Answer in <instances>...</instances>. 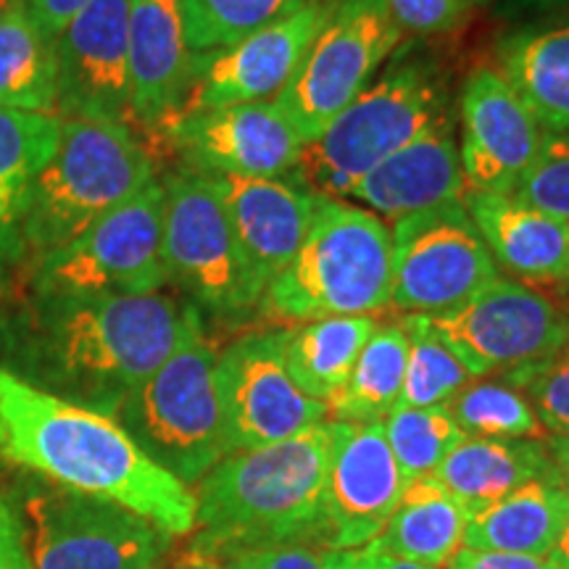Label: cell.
<instances>
[{"instance_id":"obj_1","label":"cell","mask_w":569,"mask_h":569,"mask_svg":"<svg viewBox=\"0 0 569 569\" xmlns=\"http://www.w3.org/2000/svg\"><path fill=\"white\" fill-rule=\"evenodd\" d=\"M188 306L172 296H38L0 322V369L40 393L117 417L174 351Z\"/></svg>"},{"instance_id":"obj_2","label":"cell","mask_w":569,"mask_h":569,"mask_svg":"<svg viewBox=\"0 0 569 569\" xmlns=\"http://www.w3.org/2000/svg\"><path fill=\"white\" fill-rule=\"evenodd\" d=\"M0 459L53 486L119 503L172 538L196 530L193 490L148 459L117 419L40 393L3 369Z\"/></svg>"},{"instance_id":"obj_3","label":"cell","mask_w":569,"mask_h":569,"mask_svg":"<svg viewBox=\"0 0 569 569\" xmlns=\"http://www.w3.org/2000/svg\"><path fill=\"white\" fill-rule=\"evenodd\" d=\"M340 422L230 453L196 488L193 549L224 557L272 546H325V486Z\"/></svg>"},{"instance_id":"obj_4","label":"cell","mask_w":569,"mask_h":569,"mask_svg":"<svg viewBox=\"0 0 569 569\" xmlns=\"http://www.w3.org/2000/svg\"><path fill=\"white\" fill-rule=\"evenodd\" d=\"M153 180L151 153L130 124L63 119L59 148L21 209V253L38 264Z\"/></svg>"},{"instance_id":"obj_5","label":"cell","mask_w":569,"mask_h":569,"mask_svg":"<svg viewBox=\"0 0 569 569\" xmlns=\"http://www.w3.org/2000/svg\"><path fill=\"white\" fill-rule=\"evenodd\" d=\"M390 306V227L372 211L319 198L290 264L267 284L259 309L277 322L372 317Z\"/></svg>"},{"instance_id":"obj_6","label":"cell","mask_w":569,"mask_h":569,"mask_svg":"<svg viewBox=\"0 0 569 569\" xmlns=\"http://www.w3.org/2000/svg\"><path fill=\"white\" fill-rule=\"evenodd\" d=\"M213 367L217 351L206 338L201 311L188 306L174 351L113 417L148 459L188 488L230 457Z\"/></svg>"},{"instance_id":"obj_7","label":"cell","mask_w":569,"mask_h":569,"mask_svg":"<svg viewBox=\"0 0 569 569\" xmlns=\"http://www.w3.org/2000/svg\"><path fill=\"white\" fill-rule=\"evenodd\" d=\"M440 113H446L443 96L430 71L417 63L390 69L301 148L293 167L298 184L319 198L348 201L375 167L409 146Z\"/></svg>"},{"instance_id":"obj_8","label":"cell","mask_w":569,"mask_h":569,"mask_svg":"<svg viewBox=\"0 0 569 569\" xmlns=\"http://www.w3.org/2000/svg\"><path fill=\"white\" fill-rule=\"evenodd\" d=\"M167 282L159 180L34 264L38 296H151Z\"/></svg>"},{"instance_id":"obj_9","label":"cell","mask_w":569,"mask_h":569,"mask_svg":"<svg viewBox=\"0 0 569 569\" xmlns=\"http://www.w3.org/2000/svg\"><path fill=\"white\" fill-rule=\"evenodd\" d=\"M163 184V264L169 282L217 317L256 309L264 284L234 238L224 206L203 174L177 172Z\"/></svg>"},{"instance_id":"obj_10","label":"cell","mask_w":569,"mask_h":569,"mask_svg":"<svg viewBox=\"0 0 569 569\" xmlns=\"http://www.w3.org/2000/svg\"><path fill=\"white\" fill-rule=\"evenodd\" d=\"M32 569H163L174 538L134 511L53 486L24 496Z\"/></svg>"},{"instance_id":"obj_11","label":"cell","mask_w":569,"mask_h":569,"mask_svg":"<svg viewBox=\"0 0 569 569\" xmlns=\"http://www.w3.org/2000/svg\"><path fill=\"white\" fill-rule=\"evenodd\" d=\"M386 0H330L301 67L277 106L309 142L375 80L401 42Z\"/></svg>"},{"instance_id":"obj_12","label":"cell","mask_w":569,"mask_h":569,"mask_svg":"<svg viewBox=\"0 0 569 569\" xmlns=\"http://www.w3.org/2000/svg\"><path fill=\"white\" fill-rule=\"evenodd\" d=\"M498 277L465 201L411 213L390 227V306L407 315H448Z\"/></svg>"},{"instance_id":"obj_13","label":"cell","mask_w":569,"mask_h":569,"mask_svg":"<svg viewBox=\"0 0 569 569\" xmlns=\"http://www.w3.org/2000/svg\"><path fill=\"white\" fill-rule=\"evenodd\" d=\"M425 319L472 377L536 365L569 340L565 311L509 277H498L459 309Z\"/></svg>"},{"instance_id":"obj_14","label":"cell","mask_w":569,"mask_h":569,"mask_svg":"<svg viewBox=\"0 0 569 569\" xmlns=\"http://www.w3.org/2000/svg\"><path fill=\"white\" fill-rule=\"evenodd\" d=\"M227 453L256 451L325 422L327 407L284 367V330L251 332L217 353L213 367Z\"/></svg>"},{"instance_id":"obj_15","label":"cell","mask_w":569,"mask_h":569,"mask_svg":"<svg viewBox=\"0 0 569 569\" xmlns=\"http://www.w3.org/2000/svg\"><path fill=\"white\" fill-rule=\"evenodd\" d=\"M190 172L203 177H284L306 140L274 101L177 113L161 127Z\"/></svg>"},{"instance_id":"obj_16","label":"cell","mask_w":569,"mask_h":569,"mask_svg":"<svg viewBox=\"0 0 569 569\" xmlns=\"http://www.w3.org/2000/svg\"><path fill=\"white\" fill-rule=\"evenodd\" d=\"M327 6L330 0H317L232 46L193 53L190 88L177 113L277 101L317 38Z\"/></svg>"},{"instance_id":"obj_17","label":"cell","mask_w":569,"mask_h":569,"mask_svg":"<svg viewBox=\"0 0 569 569\" xmlns=\"http://www.w3.org/2000/svg\"><path fill=\"white\" fill-rule=\"evenodd\" d=\"M127 21L130 0H90L56 38V109L63 119H134Z\"/></svg>"},{"instance_id":"obj_18","label":"cell","mask_w":569,"mask_h":569,"mask_svg":"<svg viewBox=\"0 0 569 569\" xmlns=\"http://www.w3.org/2000/svg\"><path fill=\"white\" fill-rule=\"evenodd\" d=\"M543 130L493 67L467 77L459 98V161L467 193L511 196L536 161Z\"/></svg>"},{"instance_id":"obj_19","label":"cell","mask_w":569,"mask_h":569,"mask_svg":"<svg viewBox=\"0 0 569 569\" xmlns=\"http://www.w3.org/2000/svg\"><path fill=\"white\" fill-rule=\"evenodd\" d=\"M407 480L382 422H340L325 486V551L359 549L386 530Z\"/></svg>"},{"instance_id":"obj_20","label":"cell","mask_w":569,"mask_h":569,"mask_svg":"<svg viewBox=\"0 0 569 569\" xmlns=\"http://www.w3.org/2000/svg\"><path fill=\"white\" fill-rule=\"evenodd\" d=\"M465 193L457 124L448 113H440L409 146L375 167L348 201H359L361 209L393 224L411 213L465 201Z\"/></svg>"},{"instance_id":"obj_21","label":"cell","mask_w":569,"mask_h":569,"mask_svg":"<svg viewBox=\"0 0 569 569\" xmlns=\"http://www.w3.org/2000/svg\"><path fill=\"white\" fill-rule=\"evenodd\" d=\"M224 206L234 238L261 284L274 280L301 248L317 196L282 177H206Z\"/></svg>"},{"instance_id":"obj_22","label":"cell","mask_w":569,"mask_h":569,"mask_svg":"<svg viewBox=\"0 0 569 569\" xmlns=\"http://www.w3.org/2000/svg\"><path fill=\"white\" fill-rule=\"evenodd\" d=\"M127 42L132 117L142 127L161 130L182 109L193 67L180 0H130Z\"/></svg>"},{"instance_id":"obj_23","label":"cell","mask_w":569,"mask_h":569,"mask_svg":"<svg viewBox=\"0 0 569 569\" xmlns=\"http://www.w3.org/2000/svg\"><path fill=\"white\" fill-rule=\"evenodd\" d=\"M465 209L496 267L519 280L567 282L569 224L511 196L465 193Z\"/></svg>"},{"instance_id":"obj_24","label":"cell","mask_w":569,"mask_h":569,"mask_svg":"<svg viewBox=\"0 0 569 569\" xmlns=\"http://www.w3.org/2000/svg\"><path fill=\"white\" fill-rule=\"evenodd\" d=\"M467 515L490 507L532 480L557 478L549 446L536 438H465L430 475Z\"/></svg>"},{"instance_id":"obj_25","label":"cell","mask_w":569,"mask_h":569,"mask_svg":"<svg viewBox=\"0 0 569 569\" xmlns=\"http://www.w3.org/2000/svg\"><path fill=\"white\" fill-rule=\"evenodd\" d=\"M569 511V490L559 478L532 480L490 507L469 515L461 549L549 557Z\"/></svg>"},{"instance_id":"obj_26","label":"cell","mask_w":569,"mask_h":569,"mask_svg":"<svg viewBox=\"0 0 569 569\" xmlns=\"http://www.w3.org/2000/svg\"><path fill=\"white\" fill-rule=\"evenodd\" d=\"M498 71L543 132H569V21L511 34L498 46Z\"/></svg>"},{"instance_id":"obj_27","label":"cell","mask_w":569,"mask_h":569,"mask_svg":"<svg viewBox=\"0 0 569 569\" xmlns=\"http://www.w3.org/2000/svg\"><path fill=\"white\" fill-rule=\"evenodd\" d=\"M469 515L443 486L432 478L407 482L386 530L372 543L415 565L440 569L465 546Z\"/></svg>"},{"instance_id":"obj_28","label":"cell","mask_w":569,"mask_h":569,"mask_svg":"<svg viewBox=\"0 0 569 569\" xmlns=\"http://www.w3.org/2000/svg\"><path fill=\"white\" fill-rule=\"evenodd\" d=\"M61 117L0 106V259L21 256L19 219L40 169L59 148Z\"/></svg>"},{"instance_id":"obj_29","label":"cell","mask_w":569,"mask_h":569,"mask_svg":"<svg viewBox=\"0 0 569 569\" xmlns=\"http://www.w3.org/2000/svg\"><path fill=\"white\" fill-rule=\"evenodd\" d=\"M375 330V317H327L301 322L293 330H284V367L306 396L327 403L343 388Z\"/></svg>"},{"instance_id":"obj_30","label":"cell","mask_w":569,"mask_h":569,"mask_svg":"<svg viewBox=\"0 0 569 569\" xmlns=\"http://www.w3.org/2000/svg\"><path fill=\"white\" fill-rule=\"evenodd\" d=\"M407 361V330L401 325H377L343 388L325 403L327 417L346 425L382 422L401 401Z\"/></svg>"},{"instance_id":"obj_31","label":"cell","mask_w":569,"mask_h":569,"mask_svg":"<svg viewBox=\"0 0 569 569\" xmlns=\"http://www.w3.org/2000/svg\"><path fill=\"white\" fill-rule=\"evenodd\" d=\"M56 101V42L38 30L21 0H11L0 11V106L53 113Z\"/></svg>"},{"instance_id":"obj_32","label":"cell","mask_w":569,"mask_h":569,"mask_svg":"<svg viewBox=\"0 0 569 569\" xmlns=\"http://www.w3.org/2000/svg\"><path fill=\"white\" fill-rule=\"evenodd\" d=\"M317 0H180L190 53L227 48Z\"/></svg>"},{"instance_id":"obj_33","label":"cell","mask_w":569,"mask_h":569,"mask_svg":"<svg viewBox=\"0 0 569 569\" xmlns=\"http://www.w3.org/2000/svg\"><path fill=\"white\" fill-rule=\"evenodd\" d=\"M401 327L409 338V361L398 407H446L475 377L448 351L425 317L407 315Z\"/></svg>"},{"instance_id":"obj_34","label":"cell","mask_w":569,"mask_h":569,"mask_svg":"<svg viewBox=\"0 0 569 569\" xmlns=\"http://www.w3.org/2000/svg\"><path fill=\"white\" fill-rule=\"evenodd\" d=\"M382 430L407 482L430 478L440 461L467 438L446 407H396Z\"/></svg>"},{"instance_id":"obj_35","label":"cell","mask_w":569,"mask_h":569,"mask_svg":"<svg viewBox=\"0 0 569 569\" xmlns=\"http://www.w3.org/2000/svg\"><path fill=\"white\" fill-rule=\"evenodd\" d=\"M446 409L467 438L538 440L546 432L528 398L509 382H469L446 403Z\"/></svg>"},{"instance_id":"obj_36","label":"cell","mask_w":569,"mask_h":569,"mask_svg":"<svg viewBox=\"0 0 569 569\" xmlns=\"http://www.w3.org/2000/svg\"><path fill=\"white\" fill-rule=\"evenodd\" d=\"M503 382L528 398L546 432L569 436V340L549 359L503 372Z\"/></svg>"},{"instance_id":"obj_37","label":"cell","mask_w":569,"mask_h":569,"mask_svg":"<svg viewBox=\"0 0 569 569\" xmlns=\"http://www.w3.org/2000/svg\"><path fill=\"white\" fill-rule=\"evenodd\" d=\"M511 198L569 222V132H543L536 161Z\"/></svg>"},{"instance_id":"obj_38","label":"cell","mask_w":569,"mask_h":569,"mask_svg":"<svg viewBox=\"0 0 569 569\" xmlns=\"http://www.w3.org/2000/svg\"><path fill=\"white\" fill-rule=\"evenodd\" d=\"M401 32L438 34L459 27L480 0H386Z\"/></svg>"},{"instance_id":"obj_39","label":"cell","mask_w":569,"mask_h":569,"mask_svg":"<svg viewBox=\"0 0 569 569\" xmlns=\"http://www.w3.org/2000/svg\"><path fill=\"white\" fill-rule=\"evenodd\" d=\"M219 565L224 569H322V559L309 546H272L230 553Z\"/></svg>"},{"instance_id":"obj_40","label":"cell","mask_w":569,"mask_h":569,"mask_svg":"<svg viewBox=\"0 0 569 569\" xmlns=\"http://www.w3.org/2000/svg\"><path fill=\"white\" fill-rule=\"evenodd\" d=\"M0 569H32L24 517L0 486Z\"/></svg>"},{"instance_id":"obj_41","label":"cell","mask_w":569,"mask_h":569,"mask_svg":"<svg viewBox=\"0 0 569 569\" xmlns=\"http://www.w3.org/2000/svg\"><path fill=\"white\" fill-rule=\"evenodd\" d=\"M322 569H430L415 561L398 559L393 553L377 549L375 543L359 546V549H338V551H322Z\"/></svg>"},{"instance_id":"obj_42","label":"cell","mask_w":569,"mask_h":569,"mask_svg":"<svg viewBox=\"0 0 569 569\" xmlns=\"http://www.w3.org/2000/svg\"><path fill=\"white\" fill-rule=\"evenodd\" d=\"M448 569H565L551 557H532V553H498L459 549L448 561Z\"/></svg>"},{"instance_id":"obj_43","label":"cell","mask_w":569,"mask_h":569,"mask_svg":"<svg viewBox=\"0 0 569 569\" xmlns=\"http://www.w3.org/2000/svg\"><path fill=\"white\" fill-rule=\"evenodd\" d=\"M21 3L38 24V30L56 42L90 0H21Z\"/></svg>"},{"instance_id":"obj_44","label":"cell","mask_w":569,"mask_h":569,"mask_svg":"<svg viewBox=\"0 0 569 569\" xmlns=\"http://www.w3.org/2000/svg\"><path fill=\"white\" fill-rule=\"evenodd\" d=\"M549 453H551L553 472H557V478H559L561 486L569 490V436L551 438Z\"/></svg>"},{"instance_id":"obj_45","label":"cell","mask_w":569,"mask_h":569,"mask_svg":"<svg viewBox=\"0 0 569 569\" xmlns=\"http://www.w3.org/2000/svg\"><path fill=\"white\" fill-rule=\"evenodd\" d=\"M169 569H224V567L219 565L217 559H209V557H203V553L188 551L180 561H177V565H172Z\"/></svg>"},{"instance_id":"obj_46","label":"cell","mask_w":569,"mask_h":569,"mask_svg":"<svg viewBox=\"0 0 569 569\" xmlns=\"http://www.w3.org/2000/svg\"><path fill=\"white\" fill-rule=\"evenodd\" d=\"M549 557L557 561V565L569 569V511H567V519H565V528H561V532H559L557 546H553Z\"/></svg>"},{"instance_id":"obj_47","label":"cell","mask_w":569,"mask_h":569,"mask_svg":"<svg viewBox=\"0 0 569 569\" xmlns=\"http://www.w3.org/2000/svg\"><path fill=\"white\" fill-rule=\"evenodd\" d=\"M522 6H530V9H569V0H519Z\"/></svg>"},{"instance_id":"obj_48","label":"cell","mask_w":569,"mask_h":569,"mask_svg":"<svg viewBox=\"0 0 569 569\" xmlns=\"http://www.w3.org/2000/svg\"><path fill=\"white\" fill-rule=\"evenodd\" d=\"M9 3H11V0H0V11H3Z\"/></svg>"},{"instance_id":"obj_49","label":"cell","mask_w":569,"mask_h":569,"mask_svg":"<svg viewBox=\"0 0 569 569\" xmlns=\"http://www.w3.org/2000/svg\"><path fill=\"white\" fill-rule=\"evenodd\" d=\"M569 224V222H567ZM567 282H569V256H567Z\"/></svg>"}]
</instances>
